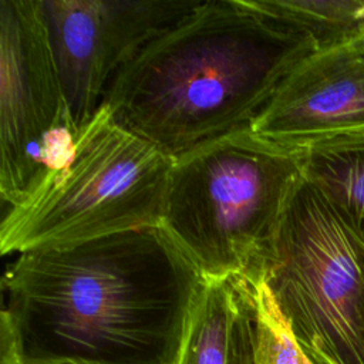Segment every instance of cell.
Listing matches in <instances>:
<instances>
[{
    "instance_id": "6da1fadb",
    "label": "cell",
    "mask_w": 364,
    "mask_h": 364,
    "mask_svg": "<svg viewBox=\"0 0 364 364\" xmlns=\"http://www.w3.org/2000/svg\"><path fill=\"white\" fill-rule=\"evenodd\" d=\"M202 274L161 226L18 255L0 321L21 364H171Z\"/></svg>"
},
{
    "instance_id": "7a4b0ae2",
    "label": "cell",
    "mask_w": 364,
    "mask_h": 364,
    "mask_svg": "<svg viewBox=\"0 0 364 364\" xmlns=\"http://www.w3.org/2000/svg\"><path fill=\"white\" fill-rule=\"evenodd\" d=\"M316 50L246 0H199L119 70L104 104L119 127L176 158L252 127Z\"/></svg>"
},
{
    "instance_id": "3957f363",
    "label": "cell",
    "mask_w": 364,
    "mask_h": 364,
    "mask_svg": "<svg viewBox=\"0 0 364 364\" xmlns=\"http://www.w3.org/2000/svg\"><path fill=\"white\" fill-rule=\"evenodd\" d=\"M303 179L300 146L243 128L173 158L159 226L203 279L252 280Z\"/></svg>"
},
{
    "instance_id": "277c9868",
    "label": "cell",
    "mask_w": 364,
    "mask_h": 364,
    "mask_svg": "<svg viewBox=\"0 0 364 364\" xmlns=\"http://www.w3.org/2000/svg\"><path fill=\"white\" fill-rule=\"evenodd\" d=\"M173 158L114 122L102 104L68 159L0 223L1 255L159 226Z\"/></svg>"
},
{
    "instance_id": "5b68a950",
    "label": "cell",
    "mask_w": 364,
    "mask_h": 364,
    "mask_svg": "<svg viewBox=\"0 0 364 364\" xmlns=\"http://www.w3.org/2000/svg\"><path fill=\"white\" fill-rule=\"evenodd\" d=\"M296 340L318 364H364V250L306 179L263 274Z\"/></svg>"
},
{
    "instance_id": "8992f818",
    "label": "cell",
    "mask_w": 364,
    "mask_h": 364,
    "mask_svg": "<svg viewBox=\"0 0 364 364\" xmlns=\"http://www.w3.org/2000/svg\"><path fill=\"white\" fill-rule=\"evenodd\" d=\"M41 0H0V195L26 199L78 138Z\"/></svg>"
},
{
    "instance_id": "52a82bcc",
    "label": "cell",
    "mask_w": 364,
    "mask_h": 364,
    "mask_svg": "<svg viewBox=\"0 0 364 364\" xmlns=\"http://www.w3.org/2000/svg\"><path fill=\"white\" fill-rule=\"evenodd\" d=\"M44 20L78 131L104 104L119 73L199 0H41Z\"/></svg>"
},
{
    "instance_id": "ba28073f",
    "label": "cell",
    "mask_w": 364,
    "mask_h": 364,
    "mask_svg": "<svg viewBox=\"0 0 364 364\" xmlns=\"http://www.w3.org/2000/svg\"><path fill=\"white\" fill-rule=\"evenodd\" d=\"M250 128L290 146L364 131V27L300 61Z\"/></svg>"
},
{
    "instance_id": "9c48e42d",
    "label": "cell",
    "mask_w": 364,
    "mask_h": 364,
    "mask_svg": "<svg viewBox=\"0 0 364 364\" xmlns=\"http://www.w3.org/2000/svg\"><path fill=\"white\" fill-rule=\"evenodd\" d=\"M171 364H255V307L245 277L203 279Z\"/></svg>"
},
{
    "instance_id": "30bf717a",
    "label": "cell",
    "mask_w": 364,
    "mask_h": 364,
    "mask_svg": "<svg viewBox=\"0 0 364 364\" xmlns=\"http://www.w3.org/2000/svg\"><path fill=\"white\" fill-rule=\"evenodd\" d=\"M300 148L304 179L327 199L364 249V131L323 138Z\"/></svg>"
},
{
    "instance_id": "8fae6325",
    "label": "cell",
    "mask_w": 364,
    "mask_h": 364,
    "mask_svg": "<svg viewBox=\"0 0 364 364\" xmlns=\"http://www.w3.org/2000/svg\"><path fill=\"white\" fill-rule=\"evenodd\" d=\"M262 14L310 37L318 48L336 44L364 26L357 17L363 0H246Z\"/></svg>"
},
{
    "instance_id": "7c38bea8",
    "label": "cell",
    "mask_w": 364,
    "mask_h": 364,
    "mask_svg": "<svg viewBox=\"0 0 364 364\" xmlns=\"http://www.w3.org/2000/svg\"><path fill=\"white\" fill-rule=\"evenodd\" d=\"M247 282L255 307V364H318L296 340L263 274Z\"/></svg>"
},
{
    "instance_id": "4fadbf2b",
    "label": "cell",
    "mask_w": 364,
    "mask_h": 364,
    "mask_svg": "<svg viewBox=\"0 0 364 364\" xmlns=\"http://www.w3.org/2000/svg\"><path fill=\"white\" fill-rule=\"evenodd\" d=\"M24 364H92L85 361H74V360H60V361H43V363H24Z\"/></svg>"
},
{
    "instance_id": "5bb4252c",
    "label": "cell",
    "mask_w": 364,
    "mask_h": 364,
    "mask_svg": "<svg viewBox=\"0 0 364 364\" xmlns=\"http://www.w3.org/2000/svg\"><path fill=\"white\" fill-rule=\"evenodd\" d=\"M357 17H358V20L361 21V24L364 26V0H363L360 9H358V11H357Z\"/></svg>"
},
{
    "instance_id": "9a60e30c",
    "label": "cell",
    "mask_w": 364,
    "mask_h": 364,
    "mask_svg": "<svg viewBox=\"0 0 364 364\" xmlns=\"http://www.w3.org/2000/svg\"><path fill=\"white\" fill-rule=\"evenodd\" d=\"M363 250H364V249H363Z\"/></svg>"
}]
</instances>
